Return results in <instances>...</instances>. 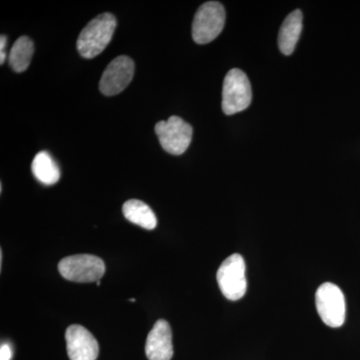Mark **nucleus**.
Returning <instances> with one entry per match:
<instances>
[{
    "label": "nucleus",
    "instance_id": "f257e3e1",
    "mask_svg": "<svg viewBox=\"0 0 360 360\" xmlns=\"http://www.w3.org/2000/svg\"><path fill=\"white\" fill-rule=\"evenodd\" d=\"M116 25L115 16L110 13L101 14L90 21L78 37L77 47L80 56L91 59L101 54L112 39Z\"/></svg>",
    "mask_w": 360,
    "mask_h": 360
},
{
    "label": "nucleus",
    "instance_id": "f03ea898",
    "mask_svg": "<svg viewBox=\"0 0 360 360\" xmlns=\"http://www.w3.org/2000/svg\"><path fill=\"white\" fill-rule=\"evenodd\" d=\"M252 101V90L248 75L238 68L225 75L222 87V110L226 115L245 110Z\"/></svg>",
    "mask_w": 360,
    "mask_h": 360
},
{
    "label": "nucleus",
    "instance_id": "7ed1b4c3",
    "mask_svg": "<svg viewBox=\"0 0 360 360\" xmlns=\"http://www.w3.org/2000/svg\"><path fill=\"white\" fill-rule=\"evenodd\" d=\"M225 9L219 1H208L198 9L193 23V37L198 44H207L224 30Z\"/></svg>",
    "mask_w": 360,
    "mask_h": 360
},
{
    "label": "nucleus",
    "instance_id": "20e7f679",
    "mask_svg": "<svg viewBox=\"0 0 360 360\" xmlns=\"http://www.w3.org/2000/svg\"><path fill=\"white\" fill-rule=\"evenodd\" d=\"M59 274L75 283H97L105 272V264L101 258L91 255H77L63 258L58 264Z\"/></svg>",
    "mask_w": 360,
    "mask_h": 360
},
{
    "label": "nucleus",
    "instance_id": "39448f33",
    "mask_svg": "<svg viewBox=\"0 0 360 360\" xmlns=\"http://www.w3.org/2000/svg\"><path fill=\"white\" fill-rule=\"evenodd\" d=\"M246 267L243 257L234 253L220 265L217 271V283L222 295L227 300L236 302L245 296L248 290Z\"/></svg>",
    "mask_w": 360,
    "mask_h": 360
},
{
    "label": "nucleus",
    "instance_id": "423d86ee",
    "mask_svg": "<svg viewBox=\"0 0 360 360\" xmlns=\"http://www.w3.org/2000/svg\"><path fill=\"white\" fill-rule=\"evenodd\" d=\"M193 132V127L176 115L170 116L167 122L163 120L155 124V134L160 146L172 155H181L186 153L191 146Z\"/></svg>",
    "mask_w": 360,
    "mask_h": 360
},
{
    "label": "nucleus",
    "instance_id": "0eeeda50",
    "mask_svg": "<svg viewBox=\"0 0 360 360\" xmlns=\"http://www.w3.org/2000/svg\"><path fill=\"white\" fill-rule=\"evenodd\" d=\"M317 312L329 328H338L345 321V298L335 284L326 283L319 286L315 295Z\"/></svg>",
    "mask_w": 360,
    "mask_h": 360
},
{
    "label": "nucleus",
    "instance_id": "6e6552de",
    "mask_svg": "<svg viewBox=\"0 0 360 360\" xmlns=\"http://www.w3.org/2000/svg\"><path fill=\"white\" fill-rule=\"evenodd\" d=\"M134 75V60L129 56H118L104 70L99 89L104 96H116L129 86Z\"/></svg>",
    "mask_w": 360,
    "mask_h": 360
},
{
    "label": "nucleus",
    "instance_id": "1a4fd4ad",
    "mask_svg": "<svg viewBox=\"0 0 360 360\" xmlns=\"http://www.w3.org/2000/svg\"><path fill=\"white\" fill-rule=\"evenodd\" d=\"M66 349L70 360H96L99 354L98 342L92 333L79 324L66 329Z\"/></svg>",
    "mask_w": 360,
    "mask_h": 360
},
{
    "label": "nucleus",
    "instance_id": "9d476101",
    "mask_svg": "<svg viewBox=\"0 0 360 360\" xmlns=\"http://www.w3.org/2000/svg\"><path fill=\"white\" fill-rule=\"evenodd\" d=\"M146 354L149 360H170L174 356L172 331L165 319L156 321L148 333Z\"/></svg>",
    "mask_w": 360,
    "mask_h": 360
},
{
    "label": "nucleus",
    "instance_id": "9b49d317",
    "mask_svg": "<svg viewBox=\"0 0 360 360\" xmlns=\"http://www.w3.org/2000/svg\"><path fill=\"white\" fill-rule=\"evenodd\" d=\"M302 13L300 9L288 14L278 33V47L284 56H290L302 32Z\"/></svg>",
    "mask_w": 360,
    "mask_h": 360
},
{
    "label": "nucleus",
    "instance_id": "f8f14e48",
    "mask_svg": "<svg viewBox=\"0 0 360 360\" xmlns=\"http://www.w3.org/2000/svg\"><path fill=\"white\" fill-rule=\"evenodd\" d=\"M122 212L125 219L142 229L153 231L158 226V219L155 212L143 201L127 200L122 206Z\"/></svg>",
    "mask_w": 360,
    "mask_h": 360
},
{
    "label": "nucleus",
    "instance_id": "ddd939ff",
    "mask_svg": "<svg viewBox=\"0 0 360 360\" xmlns=\"http://www.w3.org/2000/svg\"><path fill=\"white\" fill-rule=\"evenodd\" d=\"M32 170L35 179L44 186L56 184L60 179V169L58 163L47 151H40L34 156Z\"/></svg>",
    "mask_w": 360,
    "mask_h": 360
},
{
    "label": "nucleus",
    "instance_id": "4468645a",
    "mask_svg": "<svg viewBox=\"0 0 360 360\" xmlns=\"http://www.w3.org/2000/svg\"><path fill=\"white\" fill-rule=\"evenodd\" d=\"M34 52V44L28 37H20L13 45L8 56V63L15 72L27 70Z\"/></svg>",
    "mask_w": 360,
    "mask_h": 360
},
{
    "label": "nucleus",
    "instance_id": "2eb2a0df",
    "mask_svg": "<svg viewBox=\"0 0 360 360\" xmlns=\"http://www.w3.org/2000/svg\"><path fill=\"white\" fill-rule=\"evenodd\" d=\"M13 349L8 343H2L0 347V360H11Z\"/></svg>",
    "mask_w": 360,
    "mask_h": 360
},
{
    "label": "nucleus",
    "instance_id": "dca6fc26",
    "mask_svg": "<svg viewBox=\"0 0 360 360\" xmlns=\"http://www.w3.org/2000/svg\"><path fill=\"white\" fill-rule=\"evenodd\" d=\"M6 44L7 39L6 35H1L0 37V63L4 65V61L6 60Z\"/></svg>",
    "mask_w": 360,
    "mask_h": 360
},
{
    "label": "nucleus",
    "instance_id": "f3484780",
    "mask_svg": "<svg viewBox=\"0 0 360 360\" xmlns=\"http://www.w3.org/2000/svg\"><path fill=\"white\" fill-rule=\"evenodd\" d=\"M96 284H97V286H101V281H97Z\"/></svg>",
    "mask_w": 360,
    "mask_h": 360
},
{
    "label": "nucleus",
    "instance_id": "a211bd4d",
    "mask_svg": "<svg viewBox=\"0 0 360 360\" xmlns=\"http://www.w3.org/2000/svg\"><path fill=\"white\" fill-rule=\"evenodd\" d=\"M129 302H135V300H134V298H131V300H129Z\"/></svg>",
    "mask_w": 360,
    "mask_h": 360
}]
</instances>
